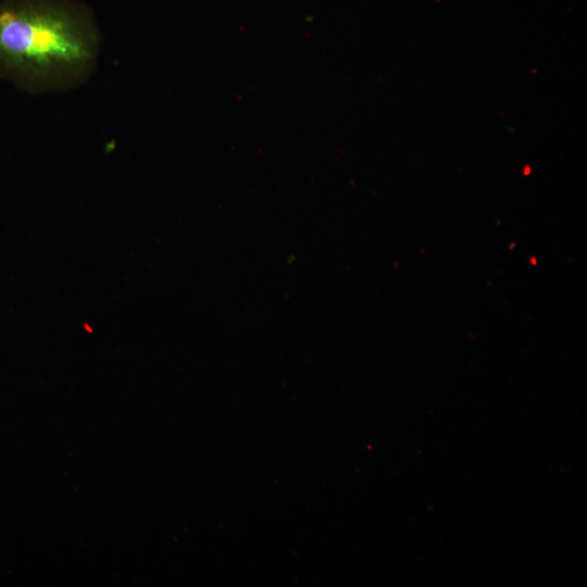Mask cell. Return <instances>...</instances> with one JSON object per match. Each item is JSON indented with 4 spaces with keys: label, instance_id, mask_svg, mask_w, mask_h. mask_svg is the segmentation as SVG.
<instances>
[{
    "label": "cell",
    "instance_id": "1",
    "mask_svg": "<svg viewBox=\"0 0 587 587\" xmlns=\"http://www.w3.org/2000/svg\"><path fill=\"white\" fill-rule=\"evenodd\" d=\"M101 35L73 0L0 1V78L30 95L68 91L93 74Z\"/></svg>",
    "mask_w": 587,
    "mask_h": 587
}]
</instances>
